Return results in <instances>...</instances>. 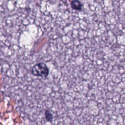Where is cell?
<instances>
[{
    "mask_svg": "<svg viewBox=\"0 0 125 125\" xmlns=\"http://www.w3.org/2000/svg\"><path fill=\"white\" fill-rule=\"evenodd\" d=\"M49 73L48 68L43 62H39L35 64L31 69V74L33 76L40 77L43 79L47 78Z\"/></svg>",
    "mask_w": 125,
    "mask_h": 125,
    "instance_id": "cell-1",
    "label": "cell"
},
{
    "mask_svg": "<svg viewBox=\"0 0 125 125\" xmlns=\"http://www.w3.org/2000/svg\"><path fill=\"white\" fill-rule=\"evenodd\" d=\"M44 115H45V117L46 121L48 122H51L53 120V114L49 110H45Z\"/></svg>",
    "mask_w": 125,
    "mask_h": 125,
    "instance_id": "cell-3",
    "label": "cell"
},
{
    "mask_svg": "<svg viewBox=\"0 0 125 125\" xmlns=\"http://www.w3.org/2000/svg\"><path fill=\"white\" fill-rule=\"evenodd\" d=\"M70 5L72 8L76 10H80L82 8V4L79 0H73Z\"/></svg>",
    "mask_w": 125,
    "mask_h": 125,
    "instance_id": "cell-2",
    "label": "cell"
}]
</instances>
